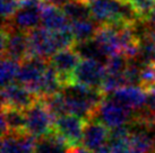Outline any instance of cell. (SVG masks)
Wrapping results in <instances>:
<instances>
[{"label": "cell", "mask_w": 155, "mask_h": 153, "mask_svg": "<svg viewBox=\"0 0 155 153\" xmlns=\"http://www.w3.org/2000/svg\"><path fill=\"white\" fill-rule=\"evenodd\" d=\"M88 6L92 19L99 25L134 27L142 23L133 7L119 0H92Z\"/></svg>", "instance_id": "cell-1"}, {"label": "cell", "mask_w": 155, "mask_h": 153, "mask_svg": "<svg viewBox=\"0 0 155 153\" xmlns=\"http://www.w3.org/2000/svg\"><path fill=\"white\" fill-rule=\"evenodd\" d=\"M68 114L76 115L85 120L94 118L100 104L105 98L100 89L79 85H71L62 89Z\"/></svg>", "instance_id": "cell-2"}, {"label": "cell", "mask_w": 155, "mask_h": 153, "mask_svg": "<svg viewBox=\"0 0 155 153\" xmlns=\"http://www.w3.org/2000/svg\"><path fill=\"white\" fill-rule=\"evenodd\" d=\"M1 56L13 59L19 63L31 59L28 33L15 30L8 23H2Z\"/></svg>", "instance_id": "cell-3"}, {"label": "cell", "mask_w": 155, "mask_h": 153, "mask_svg": "<svg viewBox=\"0 0 155 153\" xmlns=\"http://www.w3.org/2000/svg\"><path fill=\"white\" fill-rule=\"evenodd\" d=\"M44 0H21V6L13 18L8 21L9 25L15 30L30 33L39 28L42 21V13L45 6Z\"/></svg>", "instance_id": "cell-4"}, {"label": "cell", "mask_w": 155, "mask_h": 153, "mask_svg": "<svg viewBox=\"0 0 155 153\" xmlns=\"http://www.w3.org/2000/svg\"><path fill=\"white\" fill-rule=\"evenodd\" d=\"M25 118L26 133L36 140L53 132L54 118L44 105L43 100L40 98L27 111H25Z\"/></svg>", "instance_id": "cell-5"}, {"label": "cell", "mask_w": 155, "mask_h": 153, "mask_svg": "<svg viewBox=\"0 0 155 153\" xmlns=\"http://www.w3.org/2000/svg\"><path fill=\"white\" fill-rule=\"evenodd\" d=\"M134 111L122 106L113 98L105 97L100 104L94 115V119H97L110 130L129 125L133 122Z\"/></svg>", "instance_id": "cell-6"}, {"label": "cell", "mask_w": 155, "mask_h": 153, "mask_svg": "<svg viewBox=\"0 0 155 153\" xmlns=\"http://www.w3.org/2000/svg\"><path fill=\"white\" fill-rule=\"evenodd\" d=\"M107 76L105 64L91 59H82L73 73V85L100 89Z\"/></svg>", "instance_id": "cell-7"}, {"label": "cell", "mask_w": 155, "mask_h": 153, "mask_svg": "<svg viewBox=\"0 0 155 153\" xmlns=\"http://www.w3.org/2000/svg\"><path fill=\"white\" fill-rule=\"evenodd\" d=\"M86 120L76 115L67 114L54 119L53 133L60 137L69 148L82 144Z\"/></svg>", "instance_id": "cell-8"}, {"label": "cell", "mask_w": 155, "mask_h": 153, "mask_svg": "<svg viewBox=\"0 0 155 153\" xmlns=\"http://www.w3.org/2000/svg\"><path fill=\"white\" fill-rule=\"evenodd\" d=\"M49 61L40 58H31L21 63V69L17 76V82L24 86L36 97L39 95L40 86L44 74L49 68ZM39 98V97H38Z\"/></svg>", "instance_id": "cell-9"}, {"label": "cell", "mask_w": 155, "mask_h": 153, "mask_svg": "<svg viewBox=\"0 0 155 153\" xmlns=\"http://www.w3.org/2000/svg\"><path fill=\"white\" fill-rule=\"evenodd\" d=\"M81 60L82 58L74 47L57 52L54 55L48 60L59 76V80L64 88L73 85V73Z\"/></svg>", "instance_id": "cell-10"}, {"label": "cell", "mask_w": 155, "mask_h": 153, "mask_svg": "<svg viewBox=\"0 0 155 153\" xmlns=\"http://www.w3.org/2000/svg\"><path fill=\"white\" fill-rule=\"evenodd\" d=\"M38 99L34 94L19 83H12L1 89V107L25 111Z\"/></svg>", "instance_id": "cell-11"}, {"label": "cell", "mask_w": 155, "mask_h": 153, "mask_svg": "<svg viewBox=\"0 0 155 153\" xmlns=\"http://www.w3.org/2000/svg\"><path fill=\"white\" fill-rule=\"evenodd\" d=\"M121 28L122 27L100 25L95 37L93 38L107 59L117 54H121Z\"/></svg>", "instance_id": "cell-12"}, {"label": "cell", "mask_w": 155, "mask_h": 153, "mask_svg": "<svg viewBox=\"0 0 155 153\" xmlns=\"http://www.w3.org/2000/svg\"><path fill=\"white\" fill-rule=\"evenodd\" d=\"M110 140V130L97 119H90L85 124L82 144L92 152L107 145Z\"/></svg>", "instance_id": "cell-13"}, {"label": "cell", "mask_w": 155, "mask_h": 153, "mask_svg": "<svg viewBox=\"0 0 155 153\" xmlns=\"http://www.w3.org/2000/svg\"><path fill=\"white\" fill-rule=\"evenodd\" d=\"M110 97L122 106L136 113L144 108L148 97V92L139 86H127L114 91L112 95H110Z\"/></svg>", "instance_id": "cell-14"}, {"label": "cell", "mask_w": 155, "mask_h": 153, "mask_svg": "<svg viewBox=\"0 0 155 153\" xmlns=\"http://www.w3.org/2000/svg\"><path fill=\"white\" fill-rule=\"evenodd\" d=\"M130 125L128 137L129 153H155V136L152 131L137 125Z\"/></svg>", "instance_id": "cell-15"}, {"label": "cell", "mask_w": 155, "mask_h": 153, "mask_svg": "<svg viewBox=\"0 0 155 153\" xmlns=\"http://www.w3.org/2000/svg\"><path fill=\"white\" fill-rule=\"evenodd\" d=\"M38 140L30 134H12L2 135L1 153H34Z\"/></svg>", "instance_id": "cell-16"}, {"label": "cell", "mask_w": 155, "mask_h": 153, "mask_svg": "<svg viewBox=\"0 0 155 153\" xmlns=\"http://www.w3.org/2000/svg\"><path fill=\"white\" fill-rule=\"evenodd\" d=\"M41 25L51 33H61L70 30V21L60 7L45 4L42 13Z\"/></svg>", "instance_id": "cell-17"}, {"label": "cell", "mask_w": 155, "mask_h": 153, "mask_svg": "<svg viewBox=\"0 0 155 153\" xmlns=\"http://www.w3.org/2000/svg\"><path fill=\"white\" fill-rule=\"evenodd\" d=\"M12 134H25L26 118L25 111L1 107V135Z\"/></svg>", "instance_id": "cell-18"}, {"label": "cell", "mask_w": 155, "mask_h": 153, "mask_svg": "<svg viewBox=\"0 0 155 153\" xmlns=\"http://www.w3.org/2000/svg\"><path fill=\"white\" fill-rule=\"evenodd\" d=\"M99 27V24L92 18L86 19V20L70 23V30L75 37L76 43H83L93 39Z\"/></svg>", "instance_id": "cell-19"}, {"label": "cell", "mask_w": 155, "mask_h": 153, "mask_svg": "<svg viewBox=\"0 0 155 153\" xmlns=\"http://www.w3.org/2000/svg\"><path fill=\"white\" fill-rule=\"evenodd\" d=\"M60 8L62 9L64 14L70 23L86 20L92 18L90 6L84 0H71Z\"/></svg>", "instance_id": "cell-20"}, {"label": "cell", "mask_w": 155, "mask_h": 153, "mask_svg": "<svg viewBox=\"0 0 155 153\" xmlns=\"http://www.w3.org/2000/svg\"><path fill=\"white\" fill-rule=\"evenodd\" d=\"M68 145L52 132L38 140L34 153H68Z\"/></svg>", "instance_id": "cell-21"}, {"label": "cell", "mask_w": 155, "mask_h": 153, "mask_svg": "<svg viewBox=\"0 0 155 153\" xmlns=\"http://www.w3.org/2000/svg\"><path fill=\"white\" fill-rule=\"evenodd\" d=\"M21 69V63L9 58H1V70H0V80L1 86L6 87L8 85L15 83L17 80L18 73Z\"/></svg>", "instance_id": "cell-22"}, {"label": "cell", "mask_w": 155, "mask_h": 153, "mask_svg": "<svg viewBox=\"0 0 155 153\" xmlns=\"http://www.w3.org/2000/svg\"><path fill=\"white\" fill-rule=\"evenodd\" d=\"M42 99L44 102V105L47 106V108L49 109V111L51 113V115L53 116V118L56 119L60 116L67 115V105H66V99L65 96L61 92H58L56 95H52L49 97L40 98Z\"/></svg>", "instance_id": "cell-23"}, {"label": "cell", "mask_w": 155, "mask_h": 153, "mask_svg": "<svg viewBox=\"0 0 155 153\" xmlns=\"http://www.w3.org/2000/svg\"><path fill=\"white\" fill-rule=\"evenodd\" d=\"M130 6L142 23H148L155 9V0H131Z\"/></svg>", "instance_id": "cell-24"}, {"label": "cell", "mask_w": 155, "mask_h": 153, "mask_svg": "<svg viewBox=\"0 0 155 153\" xmlns=\"http://www.w3.org/2000/svg\"><path fill=\"white\" fill-rule=\"evenodd\" d=\"M129 60L122 54L110 56L105 62V69L108 74H122L129 64Z\"/></svg>", "instance_id": "cell-25"}, {"label": "cell", "mask_w": 155, "mask_h": 153, "mask_svg": "<svg viewBox=\"0 0 155 153\" xmlns=\"http://www.w3.org/2000/svg\"><path fill=\"white\" fill-rule=\"evenodd\" d=\"M155 85V65H142L140 76H139V87L150 92Z\"/></svg>", "instance_id": "cell-26"}, {"label": "cell", "mask_w": 155, "mask_h": 153, "mask_svg": "<svg viewBox=\"0 0 155 153\" xmlns=\"http://www.w3.org/2000/svg\"><path fill=\"white\" fill-rule=\"evenodd\" d=\"M21 6V0H1V16L4 21L10 20Z\"/></svg>", "instance_id": "cell-27"}, {"label": "cell", "mask_w": 155, "mask_h": 153, "mask_svg": "<svg viewBox=\"0 0 155 153\" xmlns=\"http://www.w3.org/2000/svg\"><path fill=\"white\" fill-rule=\"evenodd\" d=\"M68 153H94L92 152L91 150L86 149L85 146H73V148H69Z\"/></svg>", "instance_id": "cell-28"}, {"label": "cell", "mask_w": 155, "mask_h": 153, "mask_svg": "<svg viewBox=\"0 0 155 153\" xmlns=\"http://www.w3.org/2000/svg\"><path fill=\"white\" fill-rule=\"evenodd\" d=\"M47 4L53 5V6H57V7H62L64 5H66L67 2L71 1V0H44Z\"/></svg>", "instance_id": "cell-29"}, {"label": "cell", "mask_w": 155, "mask_h": 153, "mask_svg": "<svg viewBox=\"0 0 155 153\" xmlns=\"http://www.w3.org/2000/svg\"><path fill=\"white\" fill-rule=\"evenodd\" d=\"M94 153H111V149H110L109 144H107V145H104V146H102L101 149H99Z\"/></svg>", "instance_id": "cell-30"}, {"label": "cell", "mask_w": 155, "mask_h": 153, "mask_svg": "<svg viewBox=\"0 0 155 153\" xmlns=\"http://www.w3.org/2000/svg\"><path fill=\"white\" fill-rule=\"evenodd\" d=\"M147 24H148V25L151 26V27L155 28V9H154V11H153V14H152L151 19H150V21H148Z\"/></svg>", "instance_id": "cell-31"}, {"label": "cell", "mask_w": 155, "mask_h": 153, "mask_svg": "<svg viewBox=\"0 0 155 153\" xmlns=\"http://www.w3.org/2000/svg\"><path fill=\"white\" fill-rule=\"evenodd\" d=\"M150 92H152V94H154V95H155V85H154V87L152 88V90L150 91Z\"/></svg>", "instance_id": "cell-32"}, {"label": "cell", "mask_w": 155, "mask_h": 153, "mask_svg": "<svg viewBox=\"0 0 155 153\" xmlns=\"http://www.w3.org/2000/svg\"><path fill=\"white\" fill-rule=\"evenodd\" d=\"M84 1H86L87 4H88V2H91V1H92V0H84Z\"/></svg>", "instance_id": "cell-33"}]
</instances>
